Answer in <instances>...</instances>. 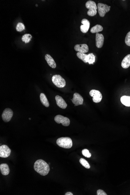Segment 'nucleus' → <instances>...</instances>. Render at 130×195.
Wrapping results in <instances>:
<instances>
[{
    "mask_svg": "<svg viewBox=\"0 0 130 195\" xmlns=\"http://www.w3.org/2000/svg\"><path fill=\"white\" fill-rule=\"evenodd\" d=\"M35 6H37H37H38V5H35Z\"/></svg>",
    "mask_w": 130,
    "mask_h": 195,
    "instance_id": "c756f323",
    "label": "nucleus"
},
{
    "mask_svg": "<svg viewBox=\"0 0 130 195\" xmlns=\"http://www.w3.org/2000/svg\"><path fill=\"white\" fill-rule=\"evenodd\" d=\"M65 195H73V193L71 192H68L65 193Z\"/></svg>",
    "mask_w": 130,
    "mask_h": 195,
    "instance_id": "c85d7f7f",
    "label": "nucleus"
},
{
    "mask_svg": "<svg viewBox=\"0 0 130 195\" xmlns=\"http://www.w3.org/2000/svg\"><path fill=\"white\" fill-rule=\"evenodd\" d=\"M98 10L100 16L103 17L106 13L108 12L110 10V6L101 3H98Z\"/></svg>",
    "mask_w": 130,
    "mask_h": 195,
    "instance_id": "39448f33",
    "label": "nucleus"
},
{
    "mask_svg": "<svg viewBox=\"0 0 130 195\" xmlns=\"http://www.w3.org/2000/svg\"><path fill=\"white\" fill-rule=\"evenodd\" d=\"M85 6L86 8L89 9L87 14L90 17H93L97 14V9L98 7L94 1H89L86 2Z\"/></svg>",
    "mask_w": 130,
    "mask_h": 195,
    "instance_id": "7ed1b4c3",
    "label": "nucleus"
},
{
    "mask_svg": "<svg viewBox=\"0 0 130 195\" xmlns=\"http://www.w3.org/2000/svg\"><path fill=\"white\" fill-rule=\"evenodd\" d=\"M82 153L83 155L85 156V157L90 158L91 157V154L89 152V150L86 149L83 150Z\"/></svg>",
    "mask_w": 130,
    "mask_h": 195,
    "instance_id": "a878e982",
    "label": "nucleus"
},
{
    "mask_svg": "<svg viewBox=\"0 0 130 195\" xmlns=\"http://www.w3.org/2000/svg\"><path fill=\"white\" fill-rule=\"evenodd\" d=\"M72 101L75 106H77L83 104V99L79 93H75L73 95V97Z\"/></svg>",
    "mask_w": 130,
    "mask_h": 195,
    "instance_id": "9d476101",
    "label": "nucleus"
},
{
    "mask_svg": "<svg viewBox=\"0 0 130 195\" xmlns=\"http://www.w3.org/2000/svg\"><path fill=\"white\" fill-rule=\"evenodd\" d=\"M0 171L4 176H6L10 173V169L9 166L6 164H2L0 165Z\"/></svg>",
    "mask_w": 130,
    "mask_h": 195,
    "instance_id": "dca6fc26",
    "label": "nucleus"
},
{
    "mask_svg": "<svg viewBox=\"0 0 130 195\" xmlns=\"http://www.w3.org/2000/svg\"><path fill=\"white\" fill-rule=\"evenodd\" d=\"M103 27L100 25H96L92 28L90 29V32L92 33H97L103 31Z\"/></svg>",
    "mask_w": 130,
    "mask_h": 195,
    "instance_id": "aec40b11",
    "label": "nucleus"
},
{
    "mask_svg": "<svg viewBox=\"0 0 130 195\" xmlns=\"http://www.w3.org/2000/svg\"><path fill=\"white\" fill-rule=\"evenodd\" d=\"M54 120L56 123H62L63 126H68L70 125V120L66 117L61 115H57L55 117Z\"/></svg>",
    "mask_w": 130,
    "mask_h": 195,
    "instance_id": "0eeeda50",
    "label": "nucleus"
},
{
    "mask_svg": "<svg viewBox=\"0 0 130 195\" xmlns=\"http://www.w3.org/2000/svg\"><path fill=\"white\" fill-rule=\"evenodd\" d=\"M32 38V35L31 34H26L23 35L22 38V41L24 42L25 43H28L31 41V38Z\"/></svg>",
    "mask_w": 130,
    "mask_h": 195,
    "instance_id": "5701e85b",
    "label": "nucleus"
},
{
    "mask_svg": "<svg viewBox=\"0 0 130 195\" xmlns=\"http://www.w3.org/2000/svg\"><path fill=\"white\" fill-rule=\"evenodd\" d=\"M25 29V26L21 22H19L17 23L16 26V30L17 31L21 32L24 30Z\"/></svg>",
    "mask_w": 130,
    "mask_h": 195,
    "instance_id": "393cba45",
    "label": "nucleus"
},
{
    "mask_svg": "<svg viewBox=\"0 0 130 195\" xmlns=\"http://www.w3.org/2000/svg\"><path fill=\"white\" fill-rule=\"evenodd\" d=\"M52 81L53 84L58 88H64L66 85L65 79L60 75H56L52 76Z\"/></svg>",
    "mask_w": 130,
    "mask_h": 195,
    "instance_id": "20e7f679",
    "label": "nucleus"
},
{
    "mask_svg": "<svg viewBox=\"0 0 130 195\" xmlns=\"http://www.w3.org/2000/svg\"><path fill=\"white\" fill-rule=\"evenodd\" d=\"M40 99L41 102L44 106L48 108L50 106L49 102H48V100L44 93H41Z\"/></svg>",
    "mask_w": 130,
    "mask_h": 195,
    "instance_id": "a211bd4d",
    "label": "nucleus"
},
{
    "mask_svg": "<svg viewBox=\"0 0 130 195\" xmlns=\"http://www.w3.org/2000/svg\"><path fill=\"white\" fill-rule=\"evenodd\" d=\"M14 113L10 108L5 109L2 113V120L5 122H10L12 118Z\"/></svg>",
    "mask_w": 130,
    "mask_h": 195,
    "instance_id": "6e6552de",
    "label": "nucleus"
},
{
    "mask_svg": "<svg viewBox=\"0 0 130 195\" xmlns=\"http://www.w3.org/2000/svg\"><path fill=\"white\" fill-rule=\"evenodd\" d=\"M56 104L57 106L62 109H65L67 107L68 105L65 102L62 97L59 95H57L55 97Z\"/></svg>",
    "mask_w": 130,
    "mask_h": 195,
    "instance_id": "ddd939ff",
    "label": "nucleus"
},
{
    "mask_svg": "<svg viewBox=\"0 0 130 195\" xmlns=\"http://www.w3.org/2000/svg\"><path fill=\"white\" fill-rule=\"evenodd\" d=\"M29 119L30 120H31V118H29Z\"/></svg>",
    "mask_w": 130,
    "mask_h": 195,
    "instance_id": "7c9ffc66",
    "label": "nucleus"
},
{
    "mask_svg": "<svg viewBox=\"0 0 130 195\" xmlns=\"http://www.w3.org/2000/svg\"><path fill=\"white\" fill-rule=\"evenodd\" d=\"M45 59L48 65L51 68L53 69L56 68V64L53 58L48 54L45 55Z\"/></svg>",
    "mask_w": 130,
    "mask_h": 195,
    "instance_id": "2eb2a0df",
    "label": "nucleus"
},
{
    "mask_svg": "<svg viewBox=\"0 0 130 195\" xmlns=\"http://www.w3.org/2000/svg\"><path fill=\"white\" fill-rule=\"evenodd\" d=\"M97 195H107L106 193L102 190L99 189L97 191Z\"/></svg>",
    "mask_w": 130,
    "mask_h": 195,
    "instance_id": "cd10ccee",
    "label": "nucleus"
},
{
    "mask_svg": "<svg viewBox=\"0 0 130 195\" xmlns=\"http://www.w3.org/2000/svg\"><path fill=\"white\" fill-rule=\"evenodd\" d=\"M34 168L37 172L43 176L48 175L50 170L49 165L42 159H39L35 161Z\"/></svg>",
    "mask_w": 130,
    "mask_h": 195,
    "instance_id": "f257e3e1",
    "label": "nucleus"
},
{
    "mask_svg": "<svg viewBox=\"0 0 130 195\" xmlns=\"http://www.w3.org/2000/svg\"><path fill=\"white\" fill-rule=\"evenodd\" d=\"M56 144L60 147L63 148L69 149L73 146V142L69 137H62L56 140Z\"/></svg>",
    "mask_w": 130,
    "mask_h": 195,
    "instance_id": "f03ea898",
    "label": "nucleus"
},
{
    "mask_svg": "<svg viewBox=\"0 0 130 195\" xmlns=\"http://www.w3.org/2000/svg\"><path fill=\"white\" fill-rule=\"evenodd\" d=\"M95 60V56L92 53H89L87 55L86 62L89 64H94Z\"/></svg>",
    "mask_w": 130,
    "mask_h": 195,
    "instance_id": "412c9836",
    "label": "nucleus"
},
{
    "mask_svg": "<svg viewBox=\"0 0 130 195\" xmlns=\"http://www.w3.org/2000/svg\"><path fill=\"white\" fill-rule=\"evenodd\" d=\"M81 23L82 25H81L80 27V31L81 32L84 33H86L89 31V28H90V22L87 19L84 18L81 20Z\"/></svg>",
    "mask_w": 130,
    "mask_h": 195,
    "instance_id": "f8f14e48",
    "label": "nucleus"
},
{
    "mask_svg": "<svg viewBox=\"0 0 130 195\" xmlns=\"http://www.w3.org/2000/svg\"><path fill=\"white\" fill-rule=\"evenodd\" d=\"M121 66L123 68L127 69L130 66V54L126 56L121 62Z\"/></svg>",
    "mask_w": 130,
    "mask_h": 195,
    "instance_id": "f3484780",
    "label": "nucleus"
},
{
    "mask_svg": "<svg viewBox=\"0 0 130 195\" xmlns=\"http://www.w3.org/2000/svg\"><path fill=\"white\" fill-rule=\"evenodd\" d=\"M125 41L126 44L130 47V31L127 34Z\"/></svg>",
    "mask_w": 130,
    "mask_h": 195,
    "instance_id": "bb28decb",
    "label": "nucleus"
},
{
    "mask_svg": "<svg viewBox=\"0 0 130 195\" xmlns=\"http://www.w3.org/2000/svg\"><path fill=\"white\" fill-rule=\"evenodd\" d=\"M74 49L76 51L85 53H87L89 50V47L87 44H76L74 46Z\"/></svg>",
    "mask_w": 130,
    "mask_h": 195,
    "instance_id": "4468645a",
    "label": "nucleus"
},
{
    "mask_svg": "<svg viewBox=\"0 0 130 195\" xmlns=\"http://www.w3.org/2000/svg\"><path fill=\"white\" fill-rule=\"evenodd\" d=\"M80 163L85 168L88 169L90 168V166L89 163L85 159H83V158H81L80 159Z\"/></svg>",
    "mask_w": 130,
    "mask_h": 195,
    "instance_id": "b1692460",
    "label": "nucleus"
},
{
    "mask_svg": "<svg viewBox=\"0 0 130 195\" xmlns=\"http://www.w3.org/2000/svg\"><path fill=\"white\" fill-rule=\"evenodd\" d=\"M90 95L92 97L93 102L95 103H99L101 101L102 96L101 93L99 91L96 90H92L89 93Z\"/></svg>",
    "mask_w": 130,
    "mask_h": 195,
    "instance_id": "423d86ee",
    "label": "nucleus"
},
{
    "mask_svg": "<svg viewBox=\"0 0 130 195\" xmlns=\"http://www.w3.org/2000/svg\"><path fill=\"white\" fill-rule=\"evenodd\" d=\"M120 101L125 106L130 107V96H123L121 98Z\"/></svg>",
    "mask_w": 130,
    "mask_h": 195,
    "instance_id": "6ab92c4d",
    "label": "nucleus"
},
{
    "mask_svg": "<svg viewBox=\"0 0 130 195\" xmlns=\"http://www.w3.org/2000/svg\"><path fill=\"white\" fill-rule=\"evenodd\" d=\"M104 39V37L102 34L98 33L96 34L95 43L97 48H102L103 45Z\"/></svg>",
    "mask_w": 130,
    "mask_h": 195,
    "instance_id": "9b49d317",
    "label": "nucleus"
},
{
    "mask_svg": "<svg viewBox=\"0 0 130 195\" xmlns=\"http://www.w3.org/2000/svg\"><path fill=\"white\" fill-rule=\"evenodd\" d=\"M77 57L79 59H81L85 63H87L86 62V59H87V55L86 54L83 53L78 52L77 53Z\"/></svg>",
    "mask_w": 130,
    "mask_h": 195,
    "instance_id": "4be33fe9",
    "label": "nucleus"
},
{
    "mask_svg": "<svg viewBox=\"0 0 130 195\" xmlns=\"http://www.w3.org/2000/svg\"><path fill=\"white\" fill-rule=\"evenodd\" d=\"M11 150L6 145H2L0 147V157L7 158L11 154Z\"/></svg>",
    "mask_w": 130,
    "mask_h": 195,
    "instance_id": "1a4fd4ad",
    "label": "nucleus"
}]
</instances>
